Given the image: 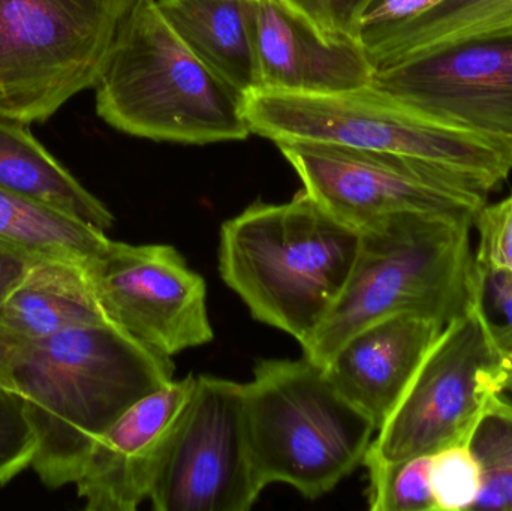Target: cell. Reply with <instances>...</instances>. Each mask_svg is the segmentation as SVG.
I'll return each mask as SVG.
<instances>
[{
  "mask_svg": "<svg viewBox=\"0 0 512 511\" xmlns=\"http://www.w3.org/2000/svg\"><path fill=\"white\" fill-rule=\"evenodd\" d=\"M484 308L495 330L496 338L512 356V272L484 275Z\"/></svg>",
  "mask_w": 512,
  "mask_h": 511,
  "instance_id": "obj_27",
  "label": "cell"
},
{
  "mask_svg": "<svg viewBox=\"0 0 512 511\" xmlns=\"http://www.w3.org/2000/svg\"><path fill=\"white\" fill-rule=\"evenodd\" d=\"M363 465L369 471L370 510L436 511L430 486L432 455L384 461L366 453Z\"/></svg>",
  "mask_w": 512,
  "mask_h": 511,
  "instance_id": "obj_21",
  "label": "cell"
},
{
  "mask_svg": "<svg viewBox=\"0 0 512 511\" xmlns=\"http://www.w3.org/2000/svg\"><path fill=\"white\" fill-rule=\"evenodd\" d=\"M478 231L475 264L483 275L512 272V194L486 204L475 216Z\"/></svg>",
  "mask_w": 512,
  "mask_h": 511,
  "instance_id": "obj_25",
  "label": "cell"
},
{
  "mask_svg": "<svg viewBox=\"0 0 512 511\" xmlns=\"http://www.w3.org/2000/svg\"><path fill=\"white\" fill-rule=\"evenodd\" d=\"M252 134L277 146L330 144L421 159L483 183L512 171V143L432 116L375 84L333 93L255 90L243 96Z\"/></svg>",
  "mask_w": 512,
  "mask_h": 511,
  "instance_id": "obj_5",
  "label": "cell"
},
{
  "mask_svg": "<svg viewBox=\"0 0 512 511\" xmlns=\"http://www.w3.org/2000/svg\"><path fill=\"white\" fill-rule=\"evenodd\" d=\"M39 258L47 257H38L30 252L0 243V303Z\"/></svg>",
  "mask_w": 512,
  "mask_h": 511,
  "instance_id": "obj_29",
  "label": "cell"
},
{
  "mask_svg": "<svg viewBox=\"0 0 512 511\" xmlns=\"http://www.w3.org/2000/svg\"><path fill=\"white\" fill-rule=\"evenodd\" d=\"M105 231L47 204L0 188V243L38 257L90 261L110 243Z\"/></svg>",
  "mask_w": 512,
  "mask_h": 511,
  "instance_id": "obj_20",
  "label": "cell"
},
{
  "mask_svg": "<svg viewBox=\"0 0 512 511\" xmlns=\"http://www.w3.org/2000/svg\"><path fill=\"white\" fill-rule=\"evenodd\" d=\"M0 188L47 204L99 230L113 213L32 134L29 125L0 116Z\"/></svg>",
  "mask_w": 512,
  "mask_h": 511,
  "instance_id": "obj_19",
  "label": "cell"
},
{
  "mask_svg": "<svg viewBox=\"0 0 512 511\" xmlns=\"http://www.w3.org/2000/svg\"><path fill=\"white\" fill-rule=\"evenodd\" d=\"M254 14L259 90L333 93L372 83L363 41L325 38L283 0H255Z\"/></svg>",
  "mask_w": 512,
  "mask_h": 511,
  "instance_id": "obj_14",
  "label": "cell"
},
{
  "mask_svg": "<svg viewBox=\"0 0 512 511\" xmlns=\"http://www.w3.org/2000/svg\"><path fill=\"white\" fill-rule=\"evenodd\" d=\"M98 116L132 137L177 144L243 141V95L183 41L158 0H134L96 80Z\"/></svg>",
  "mask_w": 512,
  "mask_h": 511,
  "instance_id": "obj_4",
  "label": "cell"
},
{
  "mask_svg": "<svg viewBox=\"0 0 512 511\" xmlns=\"http://www.w3.org/2000/svg\"><path fill=\"white\" fill-rule=\"evenodd\" d=\"M445 0H378L361 20V32L366 27L381 26V24L396 23L418 17L424 12L432 11Z\"/></svg>",
  "mask_w": 512,
  "mask_h": 511,
  "instance_id": "obj_28",
  "label": "cell"
},
{
  "mask_svg": "<svg viewBox=\"0 0 512 511\" xmlns=\"http://www.w3.org/2000/svg\"><path fill=\"white\" fill-rule=\"evenodd\" d=\"M87 263L71 258L36 260L0 303V326L18 341H36L72 327L110 323Z\"/></svg>",
  "mask_w": 512,
  "mask_h": 511,
  "instance_id": "obj_16",
  "label": "cell"
},
{
  "mask_svg": "<svg viewBox=\"0 0 512 511\" xmlns=\"http://www.w3.org/2000/svg\"><path fill=\"white\" fill-rule=\"evenodd\" d=\"M475 216L405 213L361 228L348 282L303 356L324 366L334 351L370 324L396 315L447 326L484 287L475 264Z\"/></svg>",
  "mask_w": 512,
  "mask_h": 511,
  "instance_id": "obj_3",
  "label": "cell"
},
{
  "mask_svg": "<svg viewBox=\"0 0 512 511\" xmlns=\"http://www.w3.org/2000/svg\"><path fill=\"white\" fill-rule=\"evenodd\" d=\"M134 0H0V116L47 122L95 86Z\"/></svg>",
  "mask_w": 512,
  "mask_h": 511,
  "instance_id": "obj_8",
  "label": "cell"
},
{
  "mask_svg": "<svg viewBox=\"0 0 512 511\" xmlns=\"http://www.w3.org/2000/svg\"><path fill=\"white\" fill-rule=\"evenodd\" d=\"M330 39L361 41V20L378 0H283Z\"/></svg>",
  "mask_w": 512,
  "mask_h": 511,
  "instance_id": "obj_26",
  "label": "cell"
},
{
  "mask_svg": "<svg viewBox=\"0 0 512 511\" xmlns=\"http://www.w3.org/2000/svg\"><path fill=\"white\" fill-rule=\"evenodd\" d=\"M277 147L304 191L355 230L405 213L477 216L490 194L478 180L421 159L330 144Z\"/></svg>",
  "mask_w": 512,
  "mask_h": 511,
  "instance_id": "obj_9",
  "label": "cell"
},
{
  "mask_svg": "<svg viewBox=\"0 0 512 511\" xmlns=\"http://www.w3.org/2000/svg\"><path fill=\"white\" fill-rule=\"evenodd\" d=\"M36 437L18 390L0 377V488L32 467Z\"/></svg>",
  "mask_w": 512,
  "mask_h": 511,
  "instance_id": "obj_24",
  "label": "cell"
},
{
  "mask_svg": "<svg viewBox=\"0 0 512 511\" xmlns=\"http://www.w3.org/2000/svg\"><path fill=\"white\" fill-rule=\"evenodd\" d=\"M444 327L421 315L385 318L346 339L325 363V372L378 431Z\"/></svg>",
  "mask_w": 512,
  "mask_h": 511,
  "instance_id": "obj_15",
  "label": "cell"
},
{
  "mask_svg": "<svg viewBox=\"0 0 512 511\" xmlns=\"http://www.w3.org/2000/svg\"><path fill=\"white\" fill-rule=\"evenodd\" d=\"M471 450L481 473L474 510L512 511V417L492 408L478 425Z\"/></svg>",
  "mask_w": 512,
  "mask_h": 511,
  "instance_id": "obj_22",
  "label": "cell"
},
{
  "mask_svg": "<svg viewBox=\"0 0 512 511\" xmlns=\"http://www.w3.org/2000/svg\"><path fill=\"white\" fill-rule=\"evenodd\" d=\"M245 392L249 443L264 488L285 483L309 500L324 497L363 465L378 432L324 366L304 356L261 360Z\"/></svg>",
  "mask_w": 512,
  "mask_h": 511,
  "instance_id": "obj_6",
  "label": "cell"
},
{
  "mask_svg": "<svg viewBox=\"0 0 512 511\" xmlns=\"http://www.w3.org/2000/svg\"><path fill=\"white\" fill-rule=\"evenodd\" d=\"M20 342L0 326V377L5 380H8L9 365Z\"/></svg>",
  "mask_w": 512,
  "mask_h": 511,
  "instance_id": "obj_30",
  "label": "cell"
},
{
  "mask_svg": "<svg viewBox=\"0 0 512 511\" xmlns=\"http://www.w3.org/2000/svg\"><path fill=\"white\" fill-rule=\"evenodd\" d=\"M195 378H173L144 396L96 440L75 482L84 509L134 511L149 500Z\"/></svg>",
  "mask_w": 512,
  "mask_h": 511,
  "instance_id": "obj_13",
  "label": "cell"
},
{
  "mask_svg": "<svg viewBox=\"0 0 512 511\" xmlns=\"http://www.w3.org/2000/svg\"><path fill=\"white\" fill-rule=\"evenodd\" d=\"M372 84L439 119L512 143V29L375 69Z\"/></svg>",
  "mask_w": 512,
  "mask_h": 511,
  "instance_id": "obj_12",
  "label": "cell"
},
{
  "mask_svg": "<svg viewBox=\"0 0 512 511\" xmlns=\"http://www.w3.org/2000/svg\"><path fill=\"white\" fill-rule=\"evenodd\" d=\"M161 356L110 323L21 341L8 380L36 437L32 468L48 489L75 485L99 437L135 402L173 380Z\"/></svg>",
  "mask_w": 512,
  "mask_h": 511,
  "instance_id": "obj_1",
  "label": "cell"
},
{
  "mask_svg": "<svg viewBox=\"0 0 512 511\" xmlns=\"http://www.w3.org/2000/svg\"><path fill=\"white\" fill-rule=\"evenodd\" d=\"M255 0H158L183 41L240 95L261 89Z\"/></svg>",
  "mask_w": 512,
  "mask_h": 511,
  "instance_id": "obj_17",
  "label": "cell"
},
{
  "mask_svg": "<svg viewBox=\"0 0 512 511\" xmlns=\"http://www.w3.org/2000/svg\"><path fill=\"white\" fill-rule=\"evenodd\" d=\"M252 458L245 384L197 375L149 501L158 511H248L264 491Z\"/></svg>",
  "mask_w": 512,
  "mask_h": 511,
  "instance_id": "obj_10",
  "label": "cell"
},
{
  "mask_svg": "<svg viewBox=\"0 0 512 511\" xmlns=\"http://www.w3.org/2000/svg\"><path fill=\"white\" fill-rule=\"evenodd\" d=\"M507 29L512 0H445L418 17L366 27L361 41L379 69Z\"/></svg>",
  "mask_w": 512,
  "mask_h": 511,
  "instance_id": "obj_18",
  "label": "cell"
},
{
  "mask_svg": "<svg viewBox=\"0 0 512 511\" xmlns=\"http://www.w3.org/2000/svg\"><path fill=\"white\" fill-rule=\"evenodd\" d=\"M493 410L501 411V413L507 414L512 417V402L504 398V395L499 396L495 399L492 405Z\"/></svg>",
  "mask_w": 512,
  "mask_h": 511,
  "instance_id": "obj_31",
  "label": "cell"
},
{
  "mask_svg": "<svg viewBox=\"0 0 512 511\" xmlns=\"http://www.w3.org/2000/svg\"><path fill=\"white\" fill-rule=\"evenodd\" d=\"M430 486L436 511L474 510L480 497V465L471 444H453L433 453Z\"/></svg>",
  "mask_w": 512,
  "mask_h": 511,
  "instance_id": "obj_23",
  "label": "cell"
},
{
  "mask_svg": "<svg viewBox=\"0 0 512 511\" xmlns=\"http://www.w3.org/2000/svg\"><path fill=\"white\" fill-rule=\"evenodd\" d=\"M512 386V356L496 338L484 287L442 329L367 453L384 461L471 444L496 398Z\"/></svg>",
  "mask_w": 512,
  "mask_h": 511,
  "instance_id": "obj_7",
  "label": "cell"
},
{
  "mask_svg": "<svg viewBox=\"0 0 512 511\" xmlns=\"http://www.w3.org/2000/svg\"><path fill=\"white\" fill-rule=\"evenodd\" d=\"M358 245L360 231L301 189L224 222L219 273L255 320L304 345L342 294Z\"/></svg>",
  "mask_w": 512,
  "mask_h": 511,
  "instance_id": "obj_2",
  "label": "cell"
},
{
  "mask_svg": "<svg viewBox=\"0 0 512 511\" xmlns=\"http://www.w3.org/2000/svg\"><path fill=\"white\" fill-rule=\"evenodd\" d=\"M107 320L165 357L213 341L206 281L171 245L113 242L87 263Z\"/></svg>",
  "mask_w": 512,
  "mask_h": 511,
  "instance_id": "obj_11",
  "label": "cell"
}]
</instances>
